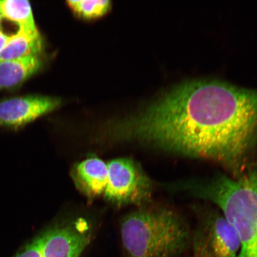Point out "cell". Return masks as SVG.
I'll use <instances>...</instances> for the list:
<instances>
[{
  "instance_id": "52a82bcc",
  "label": "cell",
  "mask_w": 257,
  "mask_h": 257,
  "mask_svg": "<svg viewBox=\"0 0 257 257\" xmlns=\"http://www.w3.org/2000/svg\"><path fill=\"white\" fill-rule=\"evenodd\" d=\"M42 62L38 55L0 62V90L21 85L41 69Z\"/></svg>"
},
{
  "instance_id": "5b68a950",
  "label": "cell",
  "mask_w": 257,
  "mask_h": 257,
  "mask_svg": "<svg viewBox=\"0 0 257 257\" xmlns=\"http://www.w3.org/2000/svg\"><path fill=\"white\" fill-rule=\"evenodd\" d=\"M41 237L43 257H79L89 243L91 232L86 221L80 219L53 228Z\"/></svg>"
},
{
  "instance_id": "6da1fadb",
  "label": "cell",
  "mask_w": 257,
  "mask_h": 257,
  "mask_svg": "<svg viewBox=\"0 0 257 257\" xmlns=\"http://www.w3.org/2000/svg\"><path fill=\"white\" fill-rule=\"evenodd\" d=\"M109 130L114 138L210 161L238 176L257 147V90L214 80L186 83Z\"/></svg>"
},
{
  "instance_id": "3957f363",
  "label": "cell",
  "mask_w": 257,
  "mask_h": 257,
  "mask_svg": "<svg viewBox=\"0 0 257 257\" xmlns=\"http://www.w3.org/2000/svg\"><path fill=\"white\" fill-rule=\"evenodd\" d=\"M127 257H178L191 243V232L181 214L168 207L133 212L121 226Z\"/></svg>"
},
{
  "instance_id": "277c9868",
  "label": "cell",
  "mask_w": 257,
  "mask_h": 257,
  "mask_svg": "<svg viewBox=\"0 0 257 257\" xmlns=\"http://www.w3.org/2000/svg\"><path fill=\"white\" fill-rule=\"evenodd\" d=\"M192 257H237L240 242L235 230L219 210H210L191 233Z\"/></svg>"
},
{
  "instance_id": "9c48e42d",
  "label": "cell",
  "mask_w": 257,
  "mask_h": 257,
  "mask_svg": "<svg viewBox=\"0 0 257 257\" xmlns=\"http://www.w3.org/2000/svg\"><path fill=\"white\" fill-rule=\"evenodd\" d=\"M0 15L18 24L19 28L40 34L30 2L26 0H0Z\"/></svg>"
},
{
  "instance_id": "7a4b0ae2",
  "label": "cell",
  "mask_w": 257,
  "mask_h": 257,
  "mask_svg": "<svg viewBox=\"0 0 257 257\" xmlns=\"http://www.w3.org/2000/svg\"><path fill=\"white\" fill-rule=\"evenodd\" d=\"M176 190L216 205L238 237L237 257H257V165L236 176L177 181Z\"/></svg>"
},
{
  "instance_id": "ba28073f",
  "label": "cell",
  "mask_w": 257,
  "mask_h": 257,
  "mask_svg": "<svg viewBox=\"0 0 257 257\" xmlns=\"http://www.w3.org/2000/svg\"><path fill=\"white\" fill-rule=\"evenodd\" d=\"M43 47L40 34H34L19 28L15 35H11L8 43L0 53V62L22 59L38 55Z\"/></svg>"
},
{
  "instance_id": "30bf717a",
  "label": "cell",
  "mask_w": 257,
  "mask_h": 257,
  "mask_svg": "<svg viewBox=\"0 0 257 257\" xmlns=\"http://www.w3.org/2000/svg\"><path fill=\"white\" fill-rule=\"evenodd\" d=\"M67 6L74 14L86 20L97 19L110 11L111 3L108 0H70Z\"/></svg>"
},
{
  "instance_id": "7c38bea8",
  "label": "cell",
  "mask_w": 257,
  "mask_h": 257,
  "mask_svg": "<svg viewBox=\"0 0 257 257\" xmlns=\"http://www.w3.org/2000/svg\"><path fill=\"white\" fill-rule=\"evenodd\" d=\"M10 37H11V35L9 36V35H6L0 31V53L5 48L6 44L8 43Z\"/></svg>"
},
{
  "instance_id": "8992f818",
  "label": "cell",
  "mask_w": 257,
  "mask_h": 257,
  "mask_svg": "<svg viewBox=\"0 0 257 257\" xmlns=\"http://www.w3.org/2000/svg\"><path fill=\"white\" fill-rule=\"evenodd\" d=\"M62 99L53 96L28 95L0 101V125L17 127L55 110Z\"/></svg>"
},
{
  "instance_id": "8fae6325",
  "label": "cell",
  "mask_w": 257,
  "mask_h": 257,
  "mask_svg": "<svg viewBox=\"0 0 257 257\" xmlns=\"http://www.w3.org/2000/svg\"><path fill=\"white\" fill-rule=\"evenodd\" d=\"M16 257H43L41 236L28 244Z\"/></svg>"
},
{
  "instance_id": "4fadbf2b",
  "label": "cell",
  "mask_w": 257,
  "mask_h": 257,
  "mask_svg": "<svg viewBox=\"0 0 257 257\" xmlns=\"http://www.w3.org/2000/svg\"><path fill=\"white\" fill-rule=\"evenodd\" d=\"M2 16L1 15H0V22H1V20H2Z\"/></svg>"
}]
</instances>
